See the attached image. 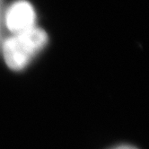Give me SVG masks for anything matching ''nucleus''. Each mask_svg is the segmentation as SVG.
Returning a JSON list of instances; mask_svg holds the SVG:
<instances>
[{
    "label": "nucleus",
    "mask_w": 149,
    "mask_h": 149,
    "mask_svg": "<svg viewBox=\"0 0 149 149\" xmlns=\"http://www.w3.org/2000/svg\"><path fill=\"white\" fill-rule=\"evenodd\" d=\"M48 43L47 33L37 26L4 39L1 51L7 67L15 71L24 69Z\"/></svg>",
    "instance_id": "1"
},
{
    "label": "nucleus",
    "mask_w": 149,
    "mask_h": 149,
    "mask_svg": "<svg viewBox=\"0 0 149 149\" xmlns=\"http://www.w3.org/2000/svg\"><path fill=\"white\" fill-rule=\"evenodd\" d=\"M4 26L12 34L23 33L36 26V13L30 2L16 0L4 12Z\"/></svg>",
    "instance_id": "2"
},
{
    "label": "nucleus",
    "mask_w": 149,
    "mask_h": 149,
    "mask_svg": "<svg viewBox=\"0 0 149 149\" xmlns=\"http://www.w3.org/2000/svg\"><path fill=\"white\" fill-rule=\"evenodd\" d=\"M5 3L4 0H0V50H1L2 43L4 41L3 37V26H4V12H5Z\"/></svg>",
    "instance_id": "3"
},
{
    "label": "nucleus",
    "mask_w": 149,
    "mask_h": 149,
    "mask_svg": "<svg viewBox=\"0 0 149 149\" xmlns=\"http://www.w3.org/2000/svg\"><path fill=\"white\" fill-rule=\"evenodd\" d=\"M113 149H137L132 146H127V145H123V146H117Z\"/></svg>",
    "instance_id": "4"
}]
</instances>
